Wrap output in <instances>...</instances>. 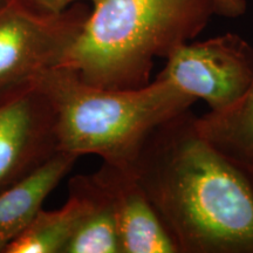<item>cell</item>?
I'll return each instance as SVG.
<instances>
[{
	"mask_svg": "<svg viewBox=\"0 0 253 253\" xmlns=\"http://www.w3.org/2000/svg\"><path fill=\"white\" fill-rule=\"evenodd\" d=\"M26 1L38 8L42 9V11L59 13V12H63L72 7L73 5L90 1V0H26Z\"/></svg>",
	"mask_w": 253,
	"mask_h": 253,
	"instance_id": "cell-13",
	"label": "cell"
},
{
	"mask_svg": "<svg viewBox=\"0 0 253 253\" xmlns=\"http://www.w3.org/2000/svg\"><path fill=\"white\" fill-rule=\"evenodd\" d=\"M86 208V196L79 183L69 181V195L56 210L41 209L27 229L5 253H65Z\"/></svg>",
	"mask_w": 253,
	"mask_h": 253,
	"instance_id": "cell-11",
	"label": "cell"
},
{
	"mask_svg": "<svg viewBox=\"0 0 253 253\" xmlns=\"http://www.w3.org/2000/svg\"><path fill=\"white\" fill-rule=\"evenodd\" d=\"M58 151L54 109L37 82L0 96V192Z\"/></svg>",
	"mask_w": 253,
	"mask_h": 253,
	"instance_id": "cell-6",
	"label": "cell"
},
{
	"mask_svg": "<svg viewBox=\"0 0 253 253\" xmlns=\"http://www.w3.org/2000/svg\"><path fill=\"white\" fill-rule=\"evenodd\" d=\"M178 253H253L251 176L202 136L191 109L149 135L131 167Z\"/></svg>",
	"mask_w": 253,
	"mask_h": 253,
	"instance_id": "cell-1",
	"label": "cell"
},
{
	"mask_svg": "<svg viewBox=\"0 0 253 253\" xmlns=\"http://www.w3.org/2000/svg\"><path fill=\"white\" fill-rule=\"evenodd\" d=\"M88 13L84 2L53 13L26 0L0 1V96L59 67Z\"/></svg>",
	"mask_w": 253,
	"mask_h": 253,
	"instance_id": "cell-4",
	"label": "cell"
},
{
	"mask_svg": "<svg viewBox=\"0 0 253 253\" xmlns=\"http://www.w3.org/2000/svg\"><path fill=\"white\" fill-rule=\"evenodd\" d=\"M0 1H2V0H0Z\"/></svg>",
	"mask_w": 253,
	"mask_h": 253,
	"instance_id": "cell-15",
	"label": "cell"
},
{
	"mask_svg": "<svg viewBox=\"0 0 253 253\" xmlns=\"http://www.w3.org/2000/svg\"><path fill=\"white\" fill-rule=\"evenodd\" d=\"M156 78L164 79L209 112H221L242 99L253 81V47L235 33H226L176 48Z\"/></svg>",
	"mask_w": 253,
	"mask_h": 253,
	"instance_id": "cell-5",
	"label": "cell"
},
{
	"mask_svg": "<svg viewBox=\"0 0 253 253\" xmlns=\"http://www.w3.org/2000/svg\"><path fill=\"white\" fill-rule=\"evenodd\" d=\"M203 137L251 176L253 169V81L242 99L221 112L196 116Z\"/></svg>",
	"mask_w": 253,
	"mask_h": 253,
	"instance_id": "cell-10",
	"label": "cell"
},
{
	"mask_svg": "<svg viewBox=\"0 0 253 253\" xmlns=\"http://www.w3.org/2000/svg\"><path fill=\"white\" fill-rule=\"evenodd\" d=\"M251 178H252V182H253V169H252V172H251Z\"/></svg>",
	"mask_w": 253,
	"mask_h": 253,
	"instance_id": "cell-14",
	"label": "cell"
},
{
	"mask_svg": "<svg viewBox=\"0 0 253 253\" xmlns=\"http://www.w3.org/2000/svg\"><path fill=\"white\" fill-rule=\"evenodd\" d=\"M78 160L75 155L58 151L36 171L0 192V253L27 229Z\"/></svg>",
	"mask_w": 253,
	"mask_h": 253,
	"instance_id": "cell-8",
	"label": "cell"
},
{
	"mask_svg": "<svg viewBox=\"0 0 253 253\" xmlns=\"http://www.w3.org/2000/svg\"><path fill=\"white\" fill-rule=\"evenodd\" d=\"M86 21L60 66L87 84L136 89L155 59L194 40L214 14L212 0H90Z\"/></svg>",
	"mask_w": 253,
	"mask_h": 253,
	"instance_id": "cell-2",
	"label": "cell"
},
{
	"mask_svg": "<svg viewBox=\"0 0 253 253\" xmlns=\"http://www.w3.org/2000/svg\"><path fill=\"white\" fill-rule=\"evenodd\" d=\"M36 82L54 109L59 150L95 155L120 168H131L151 132L197 101L164 79L136 89H108L62 66Z\"/></svg>",
	"mask_w": 253,
	"mask_h": 253,
	"instance_id": "cell-3",
	"label": "cell"
},
{
	"mask_svg": "<svg viewBox=\"0 0 253 253\" xmlns=\"http://www.w3.org/2000/svg\"><path fill=\"white\" fill-rule=\"evenodd\" d=\"M214 14L226 18H237L246 12V0H212Z\"/></svg>",
	"mask_w": 253,
	"mask_h": 253,
	"instance_id": "cell-12",
	"label": "cell"
},
{
	"mask_svg": "<svg viewBox=\"0 0 253 253\" xmlns=\"http://www.w3.org/2000/svg\"><path fill=\"white\" fill-rule=\"evenodd\" d=\"M86 208L65 253H121L113 201L99 173L78 175Z\"/></svg>",
	"mask_w": 253,
	"mask_h": 253,
	"instance_id": "cell-9",
	"label": "cell"
},
{
	"mask_svg": "<svg viewBox=\"0 0 253 253\" xmlns=\"http://www.w3.org/2000/svg\"><path fill=\"white\" fill-rule=\"evenodd\" d=\"M97 173L113 201L121 253H178L131 168L103 163Z\"/></svg>",
	"mask_w": 253,
	"mask_h": 253,
	"instance_id": "cell-7",
	"label": "cell"
}]
</instances>
